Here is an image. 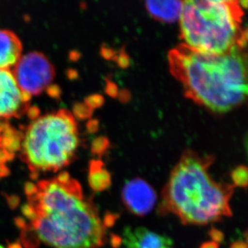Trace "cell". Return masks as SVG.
Wrapping results in <instances>:
<instances>
[{
  "label": "cell",
  "mask_w": 248,
  "mask_h": 248,
  "mask_svg": "<svg viewBox=\"0 0 248 248\" xmlns=\"http://www.w3.org/2000/svg\"><path fill=\"white\" fill-rule=\"evenodd\" d=\"M78 144L75 118L70 112L61 109L36 117L29 124L22 155L33 172L57 171L70 163Z\"/></svg>",
  "instance_id": "5b68a950"
},
{
  "label": "cell",
  "mask_w": 248,
  "mask_h": 248,
  "mask_svg": "<svg viewBox=\"0 0 248 248\" xmlns=\"http://www.w3.org/2000/svg\"><path fill=\"white\" fill-rule=\"evenodd\" d=\"M30 95L22 92L10 69H0V120L24 114Z\"/></svg>",
  "instance_id": "52a82bcc"
},
{
  "label": "cell",
  "mask_w": 248,
  "mask_h": 248,
  "mask_svg": "<svg viewBox=\"0 0 248 248\" xmlns=\"http://www.w3.org/2000/svg\"><path fill=\"white\" fill-rule=\"evenodd\" d=\"M108 140L106 138H96V140H93V146H92L93 152L97 154V155H101L102 153L106 151V149L108 147Z\"/></svg>",
  "instance_id": "5bb4252c"
},
{
  "label": "cell",
  "mask_w": 248,
  "mask_h": 248,
  "mask_svg": "<svg viewBox=\"0 0 248 248\" xmlns=\"http://www.w3.org/2000/svg\"><path fill=\"white\" fill-rule=\"evenodd\" d=\"M238 1L188 0L181 13V36L186 47L206 54H222L246 45Z\"/></svg>",
  "instance_id": "277c9868"
},
{
  "label": "cell",
  "mask_w": 248,
  "mask_h": 248,
  "mask_svg": "<svg viewBox=\"0 0 248 248\" xmlns=\"http://www.w3.org/2000/svg\"><path fill=\"white\" fill-rule=\"evenodd\" d=\"M22 92L39 95L49 87L55 78V68L41 52H28L22 56L12 71Z\"/></svg>",
  "instance_id": "8992f818"
},
{
  "label": "cell",
  "mask_w": 248,
  "mask_h": 248,
  "mask_svg": "<svg viewBox=\"0 0 248 248\" xmlns=\"http://www.w3.org/2000/svg\"><path fill=\"white\" fill-rule=\"evenodd\" d=\"M89 183L92 189L96 192L103 191L110 186V174L100 161H93L90 165Z\"/></svg>",
  "instance_id": "7c38bea8"
},
{
  "label": "cell",
  "mask_w": 248,
  "mask_h": 248,
  "mask_svg": "<svg viewBox=\"0 0 248 248\" xmlns=\"http://www.w3.org/2000/svg\"><path fill=\"white\" fill-rule=\"evenodd\" d=\"M230 248H248V244L246 241L239 240V241L234 242V244H232Z\"/></svg>",
  "instance_id": "ac0fdd59"
},
{
  "label": "cell",
  "mask_w": 248,
  "mask_h": 248,
  "mask_svg": "<svg viewBox=\"0 0 248 248\" xmlns=\"http://www.w3.org/2000/svg\"><path fill=\"white\" fill-rule=\"evenodd\" d=\"M169 61L186 95L210 110L223 113L245 101L248 63L243 48L206 54L182 45L171 51Z\"/></svg>",
  "instance_id": "7a4b0ae2"
},
{
  "label": "cell",
  "mask_w": 248,
  "mask_h": 248,
  "mask_svg": "<svg viewBox=\"0 0 248 248\" xmlns=\"http://www.w3.org/2000/svg\"><path fill=\"white\" fill-rule=\"evenodd\" d=\"M9 248H22L20 245L18 244H11L9 246Z\"/></svg>",
  "instance_id": "7402d4cb"
},
{
  "label": "cell",
  "mask_w": 248,
  "mask_h": 248,
  "mask_svg": "<svg viewBox=\"0 0 248 248\" xmlns=\"http://www.w3.org/2000/svg\"><path fill=\"white\" fill-rule=\"evenodd\" d=\"M123 244L125 248H173L170 238L144 227H127L123 234Z\"/></svg>",
  "instance_id": "9c48e42d"
},
{
  "label": "cell",
  "mask_w": 248,
  "mask_h": 248,
  "mask_svg": "<svg viewBox=\"0 0 248 248\" xmlns=\"http://www.w3.org/2000/svg\"><path fill=\"white\" fill-rule=\"evenodd\" d=\"M22 51L18 36L11 31L0 29V69L13 68L21 57Z\"/></svg>",
  "instance_id": "30bf717a"
},
{
  "label": "cell",
  "mask_w": 248,
  "mask_h": 248,
  "mask_svg": "<svg viewBox=\"0 0 248 248\" xmlns=\"http://www.w3.org/2000/svg\"><path fill=\"white\" fill-rule=\"evenodd\" d=\"M119 58V63L121 65L126 66L129 63V58L127 57L126 55L122 54Z\"/></svg>",
  "instance_id": "44dd1931"
},
{
  "label": "cell",
  "mask_w": 248,
  "mask_h": 248,
  "mask_svg": "<svg viewBox=\"0 0 248 248\" xmlns=\"http://www.w3.org/2000/svg\"><path fill=\"white\" fill-rule=\"evenodd\" d=\"M75 111L78 112V114L80 117H88L91 113V108H89V106H87L85 104L77 106Z\"/></svg>",
  "instance_id": "2e32d148"
},
{
  "label": "cell",
  "mask_w": 248,
  "mask_h": 248,
  "mask_svg": "<svg viewBox=\"0 0 248 248\" xmlns=\"http://www.w3.org/2000/svg\"><path fill=\"white\" fill-rule=\"evenodd\" d=\"M103 97L100 96V95H94V96H89V98L87 99L86 105L89 106V108H97L99 106H101L103 103Z\"/></svg>",
  "instance_id": "9a60e30c"
},
{
  "label": "cell",
  "mask_w": 248,
  "mask_h": 248,
  "mask_svg": "<svg viewBox=\"0 0 248 248\" xmlns=\"http://www.w3.org/2000/svg\"><path fill=\"white\" fill-rule=\"evenodd\" d=\"M107 92L112 96H115L117 93V87L115 86V84H112V83H109L108 84V87H107Z\"/></svg>",
  "instance_id": "d6986e66"
},
{
  "label": "cell",
  "mask_w": 248,
  "mask_h": 248,
  "mask_svg": "<svg viewBox=\"0 0 248 248\" xmlns=\"http://www.w3.org/2000/svg\"><path fill=\"white\" fill-rule=\"evenodd\" d=\"M200 248H218V244L216 242H206L202 245Z\"/></svg>",
  "instance_id": "ffe728a7"
},
{
  "label": "cell",
  "mask_w": 248,
  "mask_h": 248,
  "mask_svg": "<svg viewBox=\"0 0 248 248\" xmlns=\"http://www.w3.org/2000/svg\"><path fill=\"white\" fill-rule=\"evenodd\" d=\"M145 6L148 12L155 19L170 23L180 18L183 11V1L150 0L145 2Z\"/></svg>",
  "instance_id": "8fae6325"
},
{
  "label": "cell",
  "mask_w": 248,
  "mask_h": 248,
  "mask_svg": "<svg viewBox=\"0 0 248 248\" xmlns=\"http://www.w3.org/2000/svg\"><path fill=\"white\" fill-rule=\"evenodd\" d=\"M232 178L235 186L246 188L248 186V169L245 166H239L232 171Z\"/></svg>",
  "instance_id": "4fadbf2b"
},
{
  "label": "cell",
  "mask_w": 248,
  "mask_h": 248,
  "mask_svg": "<svg viewBox=\"0 0 248 248\" xmlns=\"http://www.w3.org/2000/svg\"><path fill=\"white\" fill-rule=\"evenodd\" d=\"M212 162L211 156L186 152L162 190L158 213L174 215L185 225H206L232 217L234 187L211 178Z\"/></svg>",
  "instance_id": "3957f363"
},
{
  "label": "cell",
  "mask_w": 248,
  "mask_h": 248,
  "mask_svg": "<svg viewBox=\"0 0 248 248\" xmlns=\"http://www.w3.org/2000/svg\"><path fill=\"white\" fill-rule=\"evenodd\" d=\"M210 234H211V238L214 239V242H216L217 244L218 242L222 241V239H223V234L218 230L212 228L210 232Z\"/></svg>",
  "instance_id": "e0dca14e"
},
{
  "label": "cell",
  "mask_w": 248,
  "mask_h": 248,
  "mask_svg": "<svg viewBox=\"0 0 248 248\" xmlns=\"http://www.w3.org/2000/svg\"><path fill=\"white\" fill-rule=\"evenodd\" d=\"M0 248H3L2 246H0Z\"/></svg>",
  "instance_id": "603a6c76"
},
{
  "label": "cell",
  "mask_w": 248,
  "mask_h": 248,
  "mask_svg": "<svg viewBox=\"0 0 248 248\" xmlns=\"http://www.w3.org/2000/svg\"><path fill=\"white\" fill-rule=\"evenodd\" d=\"M25 190L28 203L23 214L44 244L52 248H100L106 244V220L68 173L37 185L28 183Z\"/></svg>",
  "instance_id": "6da1fadb"
},
{
  "label": "cell",
  "mask_w": 248,
  "mask_h": 248,
  "mask_svg": "<svg viewBox=\"0 0 248 248\" xmlns=\"http://www.w3.org/2000/svg\"><path fill=\"white\" fill-rule=\"evenodd\" d=\"M122 197L128 211L138 216L150 213L157 201L155 190L140 178L128 181L122 190Z\"/></svg>",
  "instance_id": "ba28073f"
}]
</instances>
